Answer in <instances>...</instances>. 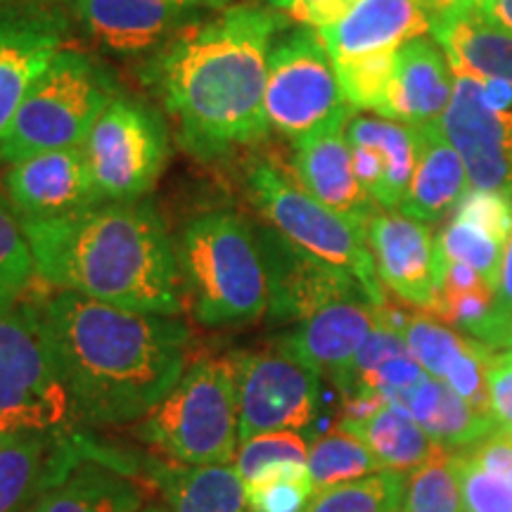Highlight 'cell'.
<instances>
[{"label":"cell","instance_id":"ac0fdd59","mask_svg":"<svg viewBox=\"0 0 512 512\" xmlns=\"http://www.w3.org/2000/svg\"><path fill=\"white\" fill-rule=\"evenodd\" d=\"M377 323L370 299H347L325 306L280 335L278 349L318 375H330L342 394L354 392V361Z\"/></svg>","mask_w":512,"mask_h":512},{"label":"cell","instance_id":"f546056e","mask_svg":"<svg viewBox=\"0 0 512 512\" xmlns=\"http://www.w3.org/2000/svg\"><path fill=\"white\" fill-rule=\"evenodd\" d=\"M306 467H309V475L316 491L328 489V486L356 482V479L370 477L375 472L384 470L380 460L368 451V446L361 439H356L354 434L344 432L342 427H337V430L328 434H320L313 441L309 446Z\"/></svg>","mask_w":512,"mask_h":512},{"label":"cell","instance_id":"7bdbcfd3","mask_svg":"<svg viewBox=\"0 0 512 512\" xmlns=\"http://www.w3.org/2000/svg\"><path fill=\"white\" fill-rule=\"evenodd\" d=\"M489 401L498 430L512 434V349L491 356Z\"/></svg>","mask_w":512,"mask_h":512},{"label":"cell","instance_id":"c3c4849f","mask_svg":"<svg viewBox=\"0 0 512 512\" xmlns=\"http://www.w3.org/2000/svg\"><path fill=\"white\" fill-rule=\"evenodd\" d=\"M140 512H169V510H164V508H157V505H150V508H143Z\"/></svg>","mask_w":512,"mask_h":512},{"label":"cell","instance_id":"e575fe53","mask_svg":"<svg viewBox=\"0 0 512 512\" xmlns=\"http://www.w3.org/2000/svg\"><path fill=\"white\" fill-rule=\"evenodd\" d=\"M396 50L399 48L335 62L339 88H342L344 100H347L351 110L377 112V117H380L384 100H387L389 83H392Z\"/></svg>","mask_w":512,"mask_h":512},{"label":"cell","instance_id":"8fae6325","mask_svg":"<svg viewBox=\"0 0 512 512\" xmlns=\"http://www.w3.org/2000/svg\"><path fill=\"white\" fill-rule=\"evenodd\" d=\"M240 444L254 434L306 430L316 420L320 375L285 351H233Z\"/></svg>","mask_w":512,"mask_h":512},{"label":"cell","instance_id":"7a4b0ae2","mask_svg":"<svg viewBox=\"0 0 512 512\" xmlns=\"http://www.w3.org/2000/svg\"><path fill=\"white\" fill-rule=\"evenodd\" d=\"M283 27L278 10L235 5L195 22L159 50L145 79L174 117L190 155L221 159L268 136V57Z\"/></svg>","mask_w":512,"mask_h":512},{"label":"cell","instance_id":"3957f363","mask_svg":"<svg viewBox=\"0 0 512 512\" xmlns=\"http://www.w3.org/2000/svg\"><path fill=\"white\" fill-rule=\"evenodd\" d=\"M19 223L36 278L55 290L157 316L183 311L176 247L152 204L110 202Z\"/></svg>","mask_w":512,"mask_h":512},{"label":"cell","instance_id":"7c38bea8","mask_svg":"<svg viewBox=\"0 0 512 512\" xmlns=\"http://www.w3.org/2000/svg\"><path fill=\"white\" fill-rule=\"evenodd\" d=\"M256 233L264 252L268 318L273 323H302L325 306L366 297L361 283L344 268L316 259L271 226Z\"/></svg>","mask_w":512,"mask_h":512},{"label":"cell","instance_id":"5b68a950","mask_svg":"<svg viewBox=\"0 0 512 512\" xmlns=\"http://www.w3.org/2000/svg\"><path fill=\"white\" fill-rule=\"evenodd\" d=\"M136 437L178 463H235L240 411L233 361L221 356L192 363L176 387L138 422Z\"/></svg>","mask_w":512,"mask_h":512},{"label":"cell","instance_id":"7dc6e473","mask_svg":"<svg viewBox=\"0 0 512 512\" xmlns=\"http://www.w3.org/2000/svg\"><path fill=\"white\" fill-rule=\"evenodd\" d=\"M496 349H512V323L508 325V328L503 330V335L498 337Z\"/></svg>","mask_w":512,"mask_h":512},{"label":"cell","instance_id":"9c48e42d","mask_svg":"<svg viewBox=\"0 0 512 512\" xmlns=\"http://www.w3.org/2000/svg\"><path fill=\"white\" fill-rule=\"evenodd\" d=\"M268 126L292 140L351 110L318 31L299 27L273 43L264 93Z\"/></svg>","mask_w":512,"mask_h":512},{"label":"cell","instance_id":"5bb4252c","mask_svg":"<svg viewBox=\"0 0 512 512\" xmlns=\"http://www.w3.org/2000/svg\"><path fill=\"white\" fill-rule=\"evenodd\" d=\"M377 275L401 302L430 313L444 283V254L427 223L401 211H375L366 226Z\"/></svg>","mask_w":512,"mask_h":512},{"label":"cell","instance_id":"e0dca14e","mask_svg":"<svg viewBox=\"0 0 512 512\" xmlns=\"http://www.w3.org/2000/svg\"><path fill=\"white\" fill-rule=\"evenodd\" d=\"M3 188L19 219H50L105 202L83 147L38 152L8 164Z\"/></svg>","mask_w":512,"mask_h":512},{"label":"cell","instance_id":"4dcf8cb0","mask_svg":"<svg viewBox=\"0 0 512 512\" xmlns=\"http://www.w3.org/2000/svg\"><path fill=\"white\" fill-rule=\"evenodd\" d=\"M406 484L403 472L382 470L356 482L316 491L304 512H399Z\"/></svg>","mask_w":512,"mask_h":512},{"label":"cell","instance_id":"83f0119b","mask_svg":"<svg viewBox=\"0 0 512 512\" xmlns=\"http://www.w3.org/2000/svg\"><path fill=\"white\" fill-rule=\"evenodd\" d=\"M143 491L131 475L100 460H83L24 512H140Z\"/></svg>","mask_w":512,"mask_h":512},{"label":"cell","instance_id":"ffe728a7","mask_svg":"<svg viewBox=\"0 0 512 512\" xmlns=\"http://www.w3.org/2000/svg\"><path fill=\"white\" fill-rule=\"evenodd\" d=\"M347 143L358 181L377 207L399 209L418 162V126L351 114Z\"/></svg>","mask_w":512,"mask_h":512},{"label":"cell","instance_id":"d590c367","mask_svg":"<svg viewBox=\"0 0 512 512\" xmlns=\"http://www.w3.org/2000/svg\"><path fill=\"white\" fill-rule=\"evenodd\" d=\"M36 278L27 235L10 202L0 195V309H12Z\"/></svg>","mask_w":512,"mask_h":512},{"label":"cell","instance_id":"cb8c5ba5","mask_svg":"<svg viewBox=\"0 0 512 512\" xmlns=\"http://www.w3.org/2000/svg\"><path fill=\"white\" fill-rule=\"evenodd\" d=\"M432 36L453 72L512 83V34L475 8L472 0H458L441 12L432 24Z\"/></svg>","mask_w":512,"mask_h":512},{"label":"cell","instance_id":"44dd1931","mask_svg":"<svg viewBox=\"0 0 512 512\" xmlns=\"http://www.w3.org/2000/svg\"><path fill=\"white\" fill-rule=\"evenodd\" d=\"M64 24L46 12H0V138L34 81L62 50Z\"/></svg>","mask_w":512,"mask_h":512},{"label":"cell","instance_id":"7402d4cb","mask_svg":"<svg viewBox=\"0 0 512 512\" xmlns=\"http://www.w3.org/2000/svg\"><path fill=\"white\" fill-rule=\"evenodd\" d=\"M453 88L456 76L439 43L425 36L413 38L396 50L392 83L380 117L408 126L437 124L451 105Z\"/></svg>","mask_w":512,"mask_h":512},{"label":"cell","instance_id":"f35d334b","mask_svg":"<svg viewBox=\"0 0 512 512\" xmlns=\"http://www.w3.org/2000/svg\"><path fill=\"white\" fill-rule=\"evenodd\" d=\"M456 460L463 512H512L510 479L484 470L467 456L465 448H458Z\"/></svg>","mask_w":512,"mask_h":512},{"label":"cell","instance_id":"bcb514c9","mask_svg":"<svg viewBox=\"0 0 512 512\" xmlns=\"http://www.w3.org/2000/svg\"><path fill=\"white\" fill-rule=\"evenodd\" d=\"M456 3H458V0H425V5L432 10L434 19H437L441 12H446L448 8H453V5H456Z\"/></svg>","mask_w":512,"mask_h":512},{"label":"cell","instance_id":"2e32d148","mask_svg":"<svg viewBox=\"0 0 512 512\" xmlns=\"http://www.w3.org/2000/svg\"><path fill=\"white\" fill-rule=\"evenodd\" d=\"M95 441L62 430H12L0 434V512H24L83 460Z\"/></svg>","mask_w":512,"mask_h":512},{"label":"cell","instance_id":"d4e9b609","mask_svg":"<svg viewBox=\"0 0 512 512\" xmlns=\"http://www.w3.org/2000/svg\"><path fill=\"white\" fill-rule=\"evenodd\" d=\"M138 472L162 494L169 512H249L235 465H190L145 456Z\"/></svg>","mask_w":512,"mask_h":512},{"label":"cell","instance_id":"4316f807","mask_svg":"<svg viewBox=\"0 0 512 512\" xmlns=\"http://www.w3.org/2000/svg\"><path fill=\"white\" fill-rule=\"evenodd\" d=\"M430 434L432 441L453 448H467L498 430L494 415H486L453 392L446 382L427 375L425 380L392 401Z\"/></svg>","mask_w":512,"mask_h":512},{"label":"cell","instance_id":"d6a6232c","mask_svg":"<svg viewBox=\"0 0 512 512\" xmlns=\"http://www.w3.org/2000/svg\"><path fill=\"white\" fill-rule=\"evenodd\" d=\"M401 335L406 339L411 356L425 368L427 375L437 377V380H444L470 342V337L460 335L456 328L441 323L439 318L425 311L406 313Z\"/></svg>","mask_w":512,"mask_h":512},{"label":"cell","instance_id":"6da1fadb","mask_svg":"<svg viewBox=\"0 0 512 512\" xmlns=\"http://www.w3.org/2000/svg\"><path fill=\"white\" fill-rule=\"evenodd\" d=\"M46 332L76 418L117 427L143 420L185 373L190 328L57 290L27 302Z\"/></svg>","mask_w":512,"mask_h":512},{"label":"cell","instance_id":"60d3db41","mask_svg":"<svg viewBox=\"0 0 512 512\" xmlns=\"http://www.w3.org/2000/svg\"><path fill=\"white\" fill-rule=\"evenodd\" d=\"M406 354H411V351H408V344H406V339H403L401 332L394 330L392 325L384 323V320L377 316L375 328L370 330L368 339H366V342H363V347L358 349V354H356V361H354V389H356L358 377L373 373L377 366L387 363L389 358L406 356Z\"/></svg>","mask_w":512,"mask_h":512},{"label":"cell","instance_id":"d6986e66","mask_svg":"<svg viewBox=\"0 0 512 512\" xmlns=\"http://www.w3.org/2000/svg\"><path fill=\"white\" fill-rule=\"evenodd\" d=\"M351 112L354 110L342 112L316 131L294 140V171L311 197L356 226L366 228L377 211V204L358 181L351 162L347 143Z\"/></svg>","mask_w":512,"mask_h":512},{"label":"cell","instance_id":"b9f144b4","mask_svg":"<svg viewBox=\"0 0 512 512\" xmlns=\"http://www.w3.org/2000/svg\"><path fill=\"white\" fill-rule=\"evenodd\" d=\"M361 0H268L273 10L280 15L294 17L304 27L323 29L347 17Z\"/></svg>","mask_w":512,"mask_h":512},{"label":"cell","instance_id":"836d02e7","mask_svg":"<svg viewBox=\"0 0 512 512\" xmlns=\"http://www.w3.org/2000/svg\"><path fill=\"white\" fill-rule=\"evenodd\" d=\"M249 512H304L316 486L304 463H278L245 482Z\"/></svg>","mask_w":512,"mask_h":512},{"label":"cell","instance_id":"ab89813d","mask_svg":"<svg viewBox=\"0 0 512 512\" xmlns=\"http://www.w3.org/2000/svg\"><path fill=\"white\" fill-rule=\"evenodd\" d=\"M453 216L486 230L503 245H508L512 235V197L503 192L467 190V195L453 209Z\"/></svg>","mask_w":512,"mask_h":512},{"label":"cell","instance_id":"f6af8a7d","mask_svg":"<svg viewBox=\"0 0 512 512\" xmlns=\"http://www.w3.org/2000/svg\"><path fill=\"white\" fill-rule=\"evenodd\" d=\"M472 5L512 34V0H472Z\"/></svg>","mask_w":512,"mask_h":512},{"label":"cell","instance_id":"52a82bcc","mask_svg":"<svg viewBox=\"0 0 512 512\" xmlns=\"http://www.w3.org/2000/svg\"><path fill=\"white\" fill-rule=\"evenodd\" d=\"M247 192L268 226L278 230L285 240L320 261L349 271L375 306L387 304L373 252L368 247L366 228L320 204L268 162L249 166Z\"/></svg>","mask_w":512,"mask_h":512},{"label":"cell","instance_id":"603a6c76","mask_svg":"<svg viewBox=\"0 0 512 512\" xmlns=\"http://www.w3.org/2000/svg\"><path fill=\"white\" fill-rule=\"evenodd\" d=\"M434 15L425 0H361L347 17L316 29L332 62L401 48L432 34Z\"/></svg>","mask_w":512,"mask_h":512},{"label":"cell","instance_id":"ba28073f","mask_svg":"<svg viewBox=\"0 0 512 512\" xmlns=\"http://www.w3.org/2000/svg\"><path fill=\"white\" fill-rule=\"evenodd\" d=\"M76 418L53 347L27 304L0 309V432L62 430Z\"/></svg>","mask_w":512,"mask_h":512},{"label":"cell","instance_id":"8992f818","mask_svg":"<svg viewBox=\"0 0 512 512\" xmlns=\"http://www.w3.org/2000/svg\"><path fill=\"white\" fill-rule=\"evenodd\" d=\"M114 98L117 81L110 69L79 50L62 48L29 88L0 138V159L15 164L38 152L83 147Z\"/></svg>","mask_w":512,"mask_h":512},{"label":"cell","instance_id":"8d00e7d4","mask_svg":"<svg viewBox=\"0 0 512 512\" xmlns=\"http://www.w3.org/2000/svg\"><path fill=\"white\" fill-rule=\"evenodd\" d=\"M437 240L446 261H458V264L475 268L484 278V283L496 290L505 252L501 240L482 228L472 226V223L456 219V216H451V221L441 230Z\"/></svg>","mask_w":512,"mask_h":512},{"label":"cell","instance_id":"9a60e30c","mask_svg":"<svg viewBox=\"0 0 512 512\" xmlns=\"http://www.w3.org/2000/svg\"><path fill=\"white\" fill-rule=\"evenodd\" d=\"M453 76L456 88L439 121L441 131L463 159L470 190L512 197V121L484 105L477 79L463 72H453Z\"/></svg>","mask_w":512,"mask_h":512},{"label":"cell","instance_id":"277c9868","mask_svg":"<svg viewBox=\"0 0 512 512\" xmlns=\"http://www.w3.org/2000/svg\"><path fill=\"white\" fill-rule=\"evenodd\" d=\"M178 268L204 328L249 325L268 313V280L256 228L235 211L192 219L176 245Z\"/></svg>","mask_w":512,"mask_h":512},{"label":"cell","instance_id":"30bf717a","mask_svg":"<svg viewBox=\"0 0 512 512\" xmlns=\"http://www.w3.org/2000/svg\"><path fill=\"white\" fill-rule=\"evenodd\" d=\"M83 150L102 200L138 202L162 176L169 131L152 107L117 95L95 121Z\"/></svg>","mask_w":512,"mask_h":512},{"label":"cell","instance_id":"f1b7e54d","mask_svg":"<svg viewBox=\"0 0 512 512\" xmlns=\"http://www.w3.org/2000/svg\"><path fill=\"white\" fill-rule=\"evenodd\" d=\"M337 427L361 439L384 470L403 475L418 470L437 448V441L396 403H384L380 411L363 420H339Z\"/></svg>","mask_w":512,"mask_h":512},{"label":"cell","instance_id":"4fadbf2b","mask_svg":"<svg viewBox=\"0 0 512 512\" xmlns=\"http://www.w3.org/2000/svg\"><path fill=\"white\" fill-rule=\"evenodd\" d=\"M83 31L119 55H145L169 46L223 0H67Z\"/></svg>","mask_w":512,"mask_h":512},{"label":"cell","instance_id":"681fc988","mask_svg":"<svg viewBox=\"0 0 512 512\" xmlns=\"http://www.w3.org/2000/svg\"><path fill=\"white\" fill-rule=\"evenodd\" d=\"M0 434H3V432H0Z\"/></svg>","mask_w":512,"mask_h":512},{"label":"cell","instance_id":"1f68e13d","mask_svg":"<svg viewBox=\"0 0 512 512\" xmlns=\"http://www.w3.org/2000/svg\"><path fill=\"white\" fill-rule=\"evenodd\" d=\"M401 512H463L453 448L437 444L432 456L411 472Z\"/></svg>","mask_w":512,"mask_h":512},{"label":"cell","instance_id":"74e56055","mask_svg":"<svg viewBox=\"0 0 512 512\" xmlns=\"http://www.w3.org/2000/svg\"><path fill=\"white\" fill-rule=\"evenodd\" d=\"M309 460V444L299 432L275 430L254 434L252 439L242 441L235 470L240 472L242 482H249L266 467L278 463H304Z\"/></svg>","mask_w":512,"mask_h":512},{"label":"cell","instance_id":"484cf974","mask_svg":"<svg viewBox=\"0 0 512 512\" xmlns=\"http://www.w3.org/2000/svg\"><path fill=\"white\" fill-rule=\"evenodd\" d=\"M470 190L467 171L458 150L441 131V124L418 126V162L403 197L401 214L422 223H434L456 209Z\"/></svg>","mask_w":512,"mask_h":512},{"label":"cell","instance_id":"ee69618b","mask_svg":"<svg viewBox=\"0 0 512 512\" xmlns=\"http://www.w3.org/2000/svg\"><path fill=\"white\" fill-rule=\"evenodd\" d=\"M512 323V235L505 245L503 252V266H501V278H498L496 287V304H494V316H491L489 328H486L482 342L486 347L496 349L498 337L503 335V330Z\"/></svg>","mask_w":512,"mask_h":512},{"label":"cell","instance_id":"f907efd6","mask_svg":"<svg viewBox=\"0 0 512 512\" xmlns=\"http://www.w3.org/2000/svg\"><path fill=\"white\" fill-rule=\"evenodd\" d=\"M399 512H401V510H399Z\"/></svg>","mask_w":512,"mask_h":512}]
</instances>
